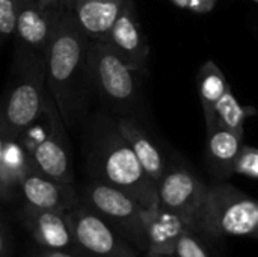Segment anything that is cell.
Returning a JSON list of instances; mask_svg holds the SVG:
<instances>
[{"label": "cell", "instance_id": "7402d4cb", "mask_svg": "<svg viewBox=\"0 0 258 257\" xmlns=\"http://www.w3.org/2000/svg\"><path fill=\"white\" fill-rule=\"evenodd\" d=\"M174 257H210L207 254L206 248L203 247V244L198 241L197 233L192 230H187L183 233V236L180 238L177 248H175V254Z\"/></svg>", "mask_w": 258, "mask_h": 257}, {"label": "cell", "instance_id": "484cf974", "mask_svg": "<svg viewBox=\"0 0 258 257\" xmlns=\"http://www.w3.org/2000/svg\"><path fill=\"white\" fill-rule=\"evenodd\" d=\"M45 5H59V3H68V0H39Z\"/></svg>", "mask_w": 258, "mask_h": 257}, {"label": "cell", "instance_id": "277c9868", "mask_svg": "<svg viewBox=\"0 0 258 257\" xmlns=\"http://www.w3.org/2000/svg\"><path fill=\"white\" fill-rule=\"evenodd\" d=\"M198 233L213 239H258V200L233 185L209 186L198 220Z\"/></svg>", "mask_w": 258, "mask_h": 257}, {"label": "cell", "instance_id": "6da1fadb", "mask_svg": "<svg viewBox=\"0 0 258 257\" xmlns=\"http://www.w3.org/2000/svg\"><path fill=\"white\" fill-rule=\"evenodd\" d=\"M89 42L91 39L80 29L68 3H65L44 53L47 86L65 124L74 121L79 109V85L86 76Z\"/></svg>", "mask_w": 258, "mask_h": 257}, {"label": "cell", "instance_id": "5b68a950", "mask_svg": "<svg viewBox=\"0 0 258 257\" xmlns=\"http://www.w3.org/2000/svg\"><path fill=\"white\" fill-rule=\"evenodd\" d=\"M80 200L104 218L138 251L147 253V218L150 209L125 192L97 179L85 186Z\"/></svg>", "mask_w": 258, "mask_h": 257}, {"label": "cell", "instance_id": "7a4b0ae2", "mask_svg": "<svg viewBox=\"0 0 258 257\" xmlns=\"http://www.w3.org/2000/svg\"><path fill=\"white\" fill-rule=\"evenodd\" d=\"M91 161L101 180L141 203L147 209L159 206L157 186L148 177L133 148L115 124H103L92 145Z\"/></svg>", "mask_w": 258, "mask_h": 257}, {"label": "cell", "instance_id": "7c38bea8", "mask_svg": "<svg viewBox=\"0 0 258 257\" xmlns=\"http://www.w3.org/2000/svg\"><path fill=\"white\" fill-rule=\"evenodd\" d=\"M21 223L41 248L70 251L83 256L74 239L67 212L44 211L24 204L21 211Z\"/></svg>", "mask_w": 258, "mask_h": 257}, {"label": "cell", "instance_id": "e0dca14e", "mask_svg": "<svg viewBox=\"0 0 258 257\" xmlns=\"http://www.w3.org/2000/svg\"><path fill=\"white\" fill-rule=\"evenodd\" d=\"M116 127L121 132V135L125 138V141L130 144V147L133 148L136 158L139 159L148 177L157 186V183L160 182V179L163 177L168 168L162 150L136 121L130 118H119L116 121Z\"/></svg>", "mask_w": 258, "mask_h": 257}, {"label": "cell", "instance_id": "9c48e42d", "mask_svg": "<svg viewBox=\"0 0 258 257\" xmlns=\"http://www.w3.org/2000/svg\"><path fill=\"white\" fill-rule=\"evenodd\" d=\"M209 186L183 165L168 167L157 183L159 206L178 215L195 233Z\"/></svg>", "mask_w": 258, "mask_h": 257}, {"label": "cell", "instance_id": "4316f807", "mask_svg": "<svg viewBox=\"0 0 258 257\" xmlns=\"http://www.w3.org/2000/svg\"><path fill=\"white\" fill-rule=\"evenodd\" d=\"M147 257H174V256H150V254H147Z\"/></svg>", "mask_w": 258, "mask_h": 257}, {"label": "cell", "instance_id": "cb8c5ba5", "mask_svg": "<svg viewBox=\"0 0 258 257\" xmlns=\"http://www.w3.org/2000/svg\"><path fill=\"white\" fill-rule=\"evenodd\" d=\"M11 256V247H9V236L5 229V224L0 218V257Z\"/></svg>", "mask_w": 258, "mask_h": 257}, {"label": "cell", "instance_id": "d6986e66", "mask_svg": "<svg viewBox=\"0 0 258 257\" xmlns=\"http://www.w3.org/2000/svg\"><path fill=\"white\" fill-rule=\"evenodd\" d=\"M215 114H216L218 124L225 126L227 129L233 130L240 138H243V135H245L243 124H245V120L248 117V112H246V108H243L239 103L237 97L231 91V86L219 98V101L215 108Z\"/></svg>", "mask_w": 258, "mask_h": 257}, {"label": "cell", "instance_id": "30bf717a", "mask_svg": "<svg viewBox=\"0 0 258 257\" xmlns=\"http://www.w3.org/2000/svg\"><path fill=\"white\" fill-rule=\"evenodd\" d=\"M104 41L138 73H147L150 47L144 35L133 0H125L122 9Z\"/></svg>", "mask_w": 258, "mask_h": 257}, {"label": "cell", "instance_id": "d4e9b609", "mask_svg": "<svg viewBox=\"0 0 258 257\" xmlns=\"http://www.w3.org/2000/svg\"><path fill=\"white\" fill-rule=\"evenodd\" d=\"M36 257H85L80 254H74L70 251H60V250H47V248H41L38 251Z\"/></svg>", "mask_w": 258, "mask_h": 257}, {"label": "cell", "instance_id": "9a60e30c", "mask_svg": "<svg viewBox=\"0 0 258 257\" xmlns=\"http://www.w3.org/2000/svg\"><path fill=\"white\" fill-rule=\"evenodd\" d=\"M125 0H68V6L89 39H104Z\"/></svg>", "mask_w": 258, "mask_h": 257}, {"label": "cell", "instance_id": "ffe728a7", "mask_svg": "<svg viewBox=\"0 0 258 257\" xmlns=\"http://www.w3.org/2000/svg\"><path fill=\"white\" fill-rule=\"evenodd\" d=\"M20 0H0V38L9 39L15 36L17 12Z\"/></svg>", "mask_w": 258, "mask_h": 257}, {"label": "cell", "instance_id": "8992f818", "mask_svg": "<svg viewBox=\"0 0 258 257\" xmlns=\"http://www.w3.org/2000/svg\"><path fill=\"white\" fill-rule=\"evenodd\" d=\"M138 74L104 39H91L86 77L109 103L122 109L135 106L139 98Z\"/></svg>", "mask_w": 258, "mask_h": 257}, {"label": "cell", "instance_id": "8fae6325", "mask_svg": "<svg viewBox=\"0 0 258 257\" xmlns=\"http://www.w3.org/2000/svg\"><path fill=\"white\" fill-rule=\"evenodd\" d=\"M63 5L65 3L45 5L39 0H20L14 36L17 42L44 55L56 30Z\"/></svg>", "mask_w": 258, "mask_h": 257}, {"label": "cell", "instance_id": "ac0fdd59", "mask_svg": "<svg viewBox=\"0 0 258 257\" xmlns=\"http://www.w3.org/2000/svg\"><path fill=\"white\" fill-rule=\"evenodd\" d=\"M197 85H198V95L204 112L206 129L210 130L215 126H218L215 108L219 98L230 88V85L227 82L224 71L213 61H206L200 67L197 74Z\"/></svg>", "mask_w": 258, "mask_h": 257}, {"label": "cell", "instance_id": "2e32d148", "mask_svg": "<svg viewBox=\"0 0 258 257\" xmlns=\"http://www.w3.org/2000/svg\"><path fill=\"white\" fill-rule=\"evenodd\" d=\"M242 139L243 138L222 124L207 130L206 162L216 179L227 180L234 174V165L243 145Z\"/></svg>", "mask_w": 258, "mask_h": 257}, {"label": "cell", "instance_id": "5bb4252c", "mask_svg": "<svg viewBox=\"0 0 258 257\" xmlns=\"http://www.w3.org/2000/svg\"><path fill=\"white\" fill-rule=\"evenodd\" d=\"M187 230L192 229L178 215L162 209L160 206L150 209L147 218V254L174 256L180 238Z\"/></svg>", "mask_w": 258, "mask_h": 257}, {"label": "cell", "instance_id": "4fadbf2b", "mask_svg": "<svg viewBox=\"0 0 258 257\" xmlns=\"http://www.w3.org/2000/svg\"><path fill=\"white\" fill-rule=\"evenodd\" d=\"M20 195L24 204L44 211L70 212L82 203L73 185L57 182L42 174L35 168L33 162L20 183Z\"/></svg>", "mask_w": 258, "mask_h": 257}, {"label": "cell", "instance_id": "ba28073f", "mask_svg": "<svg viewBox=\"0 0 258 257\" xmlns=\"http://www.w3.org/2000/svg\"><path fill=\"white\" fill-rule=\"evenodd\" d=\"M67 218L85 257H139V251L127 239L83 203L67 212Z\"/></svg>", "mask_w": 258, "mask_h": 257}, {"label": "cell", "instance_id": "83f0119b", "mask_svg": "<svg viewBox=\"0 0 258 257\" xmlns=\"http://www.w3.org/2000/svg\"><path fill=\"white\" fill-rule=\"evenodd\" d=\"M251 2H254L255 5H258V0H251Z\"/></svg>", "mask_w": 258, "mask_h": 257}, {"label": "cell", "instance_id": "603a6c76", "mask_svg": "<svg viewBox=\"0 0 258 257\" xmlns=\"http://www.w3.org/2000/svg\"><path fill=\"white\" fill-rule=\"evenodd\" d=\"M9 133V127L6 126L3 112H2V106H0V176H2V168H3V161H5V145H6V138ZM0 200H2V194H0Z\"/></svg>", "mask_w": 258, "mask_h": 257}, {"label": "cell", "instance_id": "44dd1931", "mask_svg": "<svg viewBox=\"0 0 258 257\" xmlns=\"http://www.w3.org/2000/svg\"><path fill=\"white\" fill-rule=\"evenodd\" d=\"M234 174L258 179V148L251 145H242L234 165Z\"/></svg>", "mask_w": 258, "mask_h": 257}, {"label": "cell", "instance_id": "52a82bcc", "mask_svg": "<svg viewBox=\"0 0 258 257\" xmlns=\"http://www.w3.org/2000/svg\"><path fill=\"white\" fill-rule=\"evenodd\" d=\"M42 115L45 117L44 135L30 144L24 142L26 148L38 171L57 182L73 185L71 151L65 132L67 124L51 95L44 97Z\"/></svg>", "mask_w": 258, "mask_h": 257}, {"label": "cell", "instance_id": "3957f363", "mask_svg": "<svg viewBox=\"0 0 258 257\" xmlns=\"http://www.w3.org/2000/svg\"><path fill=\"white\" fill-rule=\"evenodd\" d=\"M45 85L44 55L17 42L11 79L0 98L6 126L15 136L23 138L42 115Z\"/></svg>", "mask_w": 258, "mask_h": 257}]
</instances>
